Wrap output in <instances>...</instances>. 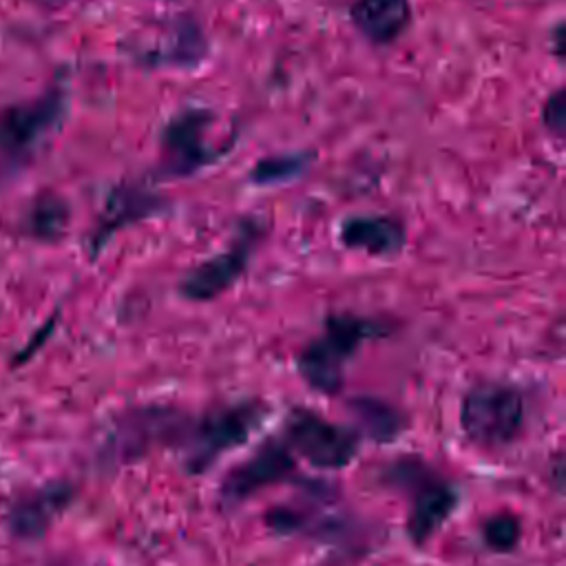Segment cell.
I'll list each match as a JSON object with an SVG mask.
<instances>
[{
	"label": "cell",
	"instance_id": "6da1fadb",
	"mask_svg": "<svg viewBox=\"0 0 566 566\" xmlns=\"http://www.w3.org/2000/svg\"><path fill=\"white\" fill-rule=\"evenodd\" d=\"M217 113L208 106H186L177 111L159 133L161 179H186L221 161L234 146L237 135L212 142Z\"/></svg>",
	"mask_w": 566,
	"mask_h": 566
},
{
	"label": "cell",
	"instance_id": "7a4b0ae2",
	"mask_svg": "<svg viewBox=\"0 0 566 566\" xmlns=\"http://www.w3.org/2000/svg\"><path fill=\"white\" fill-rule=\"evenodd\" d=\"M69 113V88L53 82L38 97L0 108V159L24 166L62 128Z\"/></svg>",
	"mask_w": 566,
	"mask_h": 566
},
{
	"label": "cell",
	"instance_id": "3957f363",
	"mask_svg": "<svg viewBox=\"0 0 566 566\" xmlns=\"http://www.w3.org/2000/svg\"><path fill=\"white\" fill-rule=\"evenodd\" d=\"M268 413L261 400H241L212 409L195 422H186L177 442L184 449V464L190 473H203L226 451L241 447Z\"/></svg>",
	"mask_w": 566,
	"mask_h": 566
},
{
	"label": "cell",
	"instance_id": "277c9868",
	"mask_svg": "<svg viewBox=\"0 0 566 566\" xmlns=\"http://www.w3.org/2000/svg\"><path fill=\"white\" fill-rule=\"evenodd\" d=\"M380 334H385V325L371 318L332 314L325 321L323 334L310 340V345L298 356V371L303 380L321 394H336L343 385L347 360L356 354L360 343Z\"/></svg>",
	"mask_w": 566,
	"mask_h": 566
},
{
	"label": "cell",
	"instance_id": "5b68a950",
	"mask_svg": "<svg viewBox=\"0 0 566 566\" xmlns=\"http://www.w3.org/2000/svg\"><path fill=\"white\" fill-rule=\"evenodd\" d=\"M524 396L504 382L473 385L460 407V424L464 436L480 447L511 444L524 429Z\"/></svg>",
	"mask_w": 566,
	"mask_h": 566
},
{
	"label": "cell",
	"instance_id": "8992f818",
	"mask_svg": "<svg viewBox=\"0 0 566 566\" xmlns=\"http://www.w3.org/2000/svg\"><path fill=\"white\" fill-rule=\"evenodd\" d=\"M146 35L128 46V55L146 69H197L208 55L203 29L188 13L159 18Z\"/></svg>",
	"mask_w": 566,
	"mask_h": 566
},
{
	"label": "cell",
	"instance_id": "52a82bcc",
	"mask_svg": "<svg viewBox=\"0 0 566 566\" xmlns=\"http://www.w3.org/2000/svg\"><path fill=\"white\" fill-rule=\"evenodd\" d=\"M261 237L263 223L254 217L243 219L226 250L201 261L181 279L179 294L195 303L212 301L219 294H223L243 276Z\"/></svg>",
	"mask_w": 566,
	"mask_h": 566
},
{
	"label": "cell",
	"instance_id": "ba28073f",
	"mask_svg": "<svg viewBox=\"0 0 566 566\" xmlns=\"http://www.w3.org/2000/svg\"><path fill=\"white\" fill-rule=\"evenodd\" d=\"M285 442L316 469H345L358 453V433L298 407L287 416Z\"/></svg>",
	"mask_w": 566,
	"mask_h": 566
},
{
	"label": "cell",
	"instance_id": "9c48e42d",
	"mask_svg": "<svg viewBox=\"0 0 566 566\" xmlns=\"http://www.w3.org/2000/svg\"><path fill=\"white\" fill-rule=\"evenodd\" d=\"M184 424L186 422L175 411L164 407H144L128 411L115 422L102 453L115 464L133 462L144 455L155 442L179 438Z\"/></svg>",
	"mask_w": 566,
	"mask_h": 566
},
{
	"label": "cell",
	"instance_id": "30bf717a",
	"mask_svg": "<svg viewBox=\"0 0 566 566\" xmlns=\"http://www.w3.org/2000/svg\"><path fill=\"white\" fill-rule=\"evenodd\" d=\"M294 471V455L285 440L268 438L259 449L226 473L219 486L223 506H239L261 489L285 480Z\"/></svg>",
	"mask_w": 566,
	"mask_h": 566
},
{
	"label": "cell",
	"instance_id": "8fae6325",
	"mask_svg": "<svg viewBox=\"0 0 566 566\" xmlns=\"http://www.w3.org/2000/svg\"><path fill=\"white\" fill-rule=\"evenodd\" d=\"M166 208V199L157 192H150L148 188L130 181L117 184L97 217V223L88 237V248L93 254H97L115 232L122 228L137 223L142 219L155 217Z\"/></svg>",
	"mask_w": 566,
	"mask_h": 566
},
{
	"label": "cell",
	"instance_id": "7c38bea8",
	"mask_svg": "<svg viewBox=\"0 0 566 566\" xmlns=\"http://www.w3.org/2000/svg\"><path fill=\"white\" fill-rule=\"evenodd\" d=\"M73 489L64 482L49 484L33 493L22 495L9 511V528L13 535L24 539L42 537L53 520L69 506Z\"/></svg>",
	"mask_w": 566,
	"mask_h": 566
},
{
	"label": "cell",
	"instance_id": "4fadbf2b",
	"mask_svg": "<svg viewBox=\"0 0 566 566\" xmlns=\"http://www.w3.org/2000/svg\"><path fill=\"white\" fill-rule=\"evenodd\" d=\"M349 18L371 44H391L411 22V0H354Z\"/></svg>",
	"mask_w": 566,
	"mask_h": 566
},
{
	"label": "cell",
	"instance_id": "5bb4252c",
	"mask_svg": "<svg viewBox=\"0 0 566 566\" xmlns=\"http://www.w3.org/2000/svg\"><path fill=\"white\" fill-rule=\"evenodd\" d=\"M340 241L371 256H394L405 248V228L385 214H356L340 223Z\"/></svg>",
	"mask_w": 566,
	"mask_h": 566
},
{
	"label": "cell",
	"instance_id": "9a60e30c",
	"mask_svg": "<svg viewBox=\"0 0 566 566\" xmlns=\"http://www.w3.org/2000/svg\"><path fill=\"white\" fill-rule=\"evenodd\" d=\"M458 506V493L449 484L431 482L416 493L407 531L416 544L429 542V537L453 515Z\"/></svg>",
	"mask_w": 566,
	"mask_h": 566
},
{
	"label": "cell",
	"instance_id": "2e32d148",
	"mask_svg": "<svg viewBox=\"0 0 566 566\" xmlns=\"http://www.w3.org/2000/svg\"><path fill=\"white\" fill-rule=\"evenodd\" d=\"M22 221H24V232L31 239L57 241L64 237L69 228L71 208L62 195L44 190L31 199Z\"/></svg>",
	"mask_w": 566,
	"mask_h": 566
},
{
	"label": "cell",
	"instance_id": "e0dca14e",
	"mask_svg": "<svg viewBox=\"0 0 566 566\" xmlns=\"http://www.w3.org/2000/svg\"><path fill=\"white\" fill-rule=\"evenodd\" d=\"M314 161L312 150H298V153H285V155H270L259 159L252 170L248 172V179L254 186H279L298 179L310 164Z\"/></svg>",
	"mask_w": 566,
	"mask_h": 566
},
{
	"label": "cell",
	"instance_id": "ac0fdd59",
	"mask_svg": "<svg viewBox=\"0 0 566 566\" xmlns=\"http://www.w3.org/2000/svg\"><path fill=\"white\" fill-rule=\"evenodd\" d=\"M352 411L356 413L365 431L378 442H389L398 438L405 427L402 416L391 405L378 398H356L352 402Z\"/></svg>",
	"mask_w": 566,
	"mask_h": 566
},
{
	"label": "cell",
	"instance_id": "d6986e66",
	"mask_svg": "<svg viewBox=\"0 0 566 566\" xmlns=\"http://www.w3.org/2000/svg\"><path fill=\"white\" fill-rule=\"evenodd\" d=\"M482 535H484V542L491 551L509 553L517 546L520 535H522V526H520V520L515 515L500 513V515L489 517L484 522Z\"/></svg>",
	"mask_w": 566,
	"mask_h": 566
},
{
	"label": "cell",
	"instance_id": "ffe728a7",
	"mask_svg": "<svg viewBox=\"0 0 566 566\" xmlns=\"http://www.w3.org/2000/svg\"><path fill=\"white\" fill-rule=\"evenodd\" d=\"M542 124L548 133H553L557 139L564 137V124H566V104H564V88H557L548 95V99L542 106Z\"/></svg>",
	"mask_w": 566,
	"mask_h": 566
},
{
	"label": "cell",
	"instance_id": "44dd1931",
	"mask_svg": "<svg viewBox=\"0 0 566 566\" xmlns=\"http://www.w3.org/2000/svg\"><path fill=\"white\" fill-rule=\"evenodd\" d=\"M38 2H42L44 7H51V9H57V7H62V4H66V2H71V0H38Z\"/></svg>",
	"mask_w": 566,
	"mask_h": 566
}]
</instances>
